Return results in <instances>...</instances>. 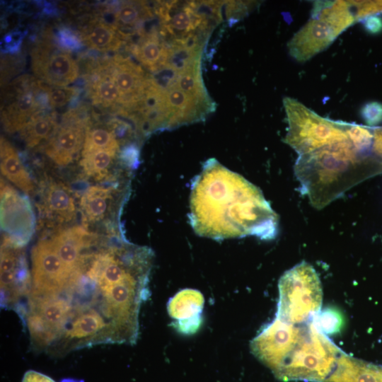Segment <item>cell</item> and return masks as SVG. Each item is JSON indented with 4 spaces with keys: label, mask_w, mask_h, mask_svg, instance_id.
Wrapping results in <instances>:
<instances>
[{
    "label": "cell",
    "mask_w": 382,
    "mask_h": 382,
    "mask_svg": "<svg viewBox=\"0 0 382 382\" xmlns=\"http://www.w3.org/2000/svg\"><path fill=\"white\" fill-rule=\"evenodd\" d=\"M189 219L198 236L215 240H270L279 221L258 187L215 158L207 160L192 181Z\"/></svg>",
    "instance_id": "obj_1"
},
{
    "label": "cell",
    "mask_w": 382,
    "mask_h": 382,
    "mask_svg": "<svg viewBox=\"0 0 382 382\" xmlns=\"http://www.w3.org/2000/svg\"><path fill=\"white\" fill-rule=\"evenodd\" d=\"M253 354L283 381L323 382L342 352L313 319L291 324L275 318L252 340Z\"/></svg>",
    "instance_id": "obj_2"
},
{
    "label": "cell",
    "mask_w": 382,
    "mask_h": 382,
    "mask_svg": "<svg viewBox=\"0 0 382 382\" xmlns=\"http://www.w3.org/2000/svg\"><path fill=\"white\" fill-rule=\"evenodd\" d=\"M363 156L349 138L299 156L295 174L316 208H323L359 181L357 167Z\"/></svg>",
    "instance_id": "obj_3"
},
{
    "label": "cell",
    "mask_w": 382,
    "mask_h": 382,
    "mask_svg": "<svg viewBox=\"0 0 382 382\" xmlns=\"http://www.w3.org/2000/svg\"><path fill=\"white\" fill-rule=\"evenodd\" d=\"M350 1L317 2L312 16L288 43L289 54L305 62L327 48L357 20Z\"/></svg>",
    "instance_id": "obj_4"
},
{
    "label": "cell",
    "mask_w": 382,
    "mask_h": 382,
    "mask_svg": "<svg viewBox=\"0 0 382 382\" xmlns=\"http://www.w3.org/2000/svg\"><path fill=\"white\" fill-rule=\"evenodd\" d=\"M277 318L291 324L312 320L321 311L322 287L315 269L302 261L281 277Z\"/></svg>",
    "instance_id": "obj_5"
},
{
    "label": "cell",
    "mask_w": 382,
    "mask_h": 382,
    "mask_svg": "<svg viewBox=\"0 0 382 382\" xmlns=\"http://www.w3.org/2000/svg\"><path fill=\"white\" fill-rule=\"evenodd\" d=\"M283 103L288 120L284 141L299 156L349 138L345 122L322 117L296 99L285 98Z\"/></svg>",
    "instance_id": "obj_6"
},
{
    "label": "cell",
    "mask_w": 382,
    "mask_h": 382,
    "mask_svg": "<svg viewBox=\"0 0 382 382\" xmlns=\"http://www.w3.org/2000/svg\"><path fill=\"white\" fill-rule=\"evenodd\" d=\"M44 83L29 76L16 79L9 86L1 105V122L8 132L21 131L30 120L42 111L47 102Z\"/></svg>",
    "instance_id": "obj_7"
},
{
    "label": "cell",
    "mask_w": 382,
    "mask_h": 382,
    "mask_svg": "<svg viewBox=\"0 0 382 382\" xmlns=\"http://www.w3.org/2000/svg\"><path fill=\"white\" fill-rule=\"evenodd\" d=\"M1 247L24 245L34 231V216L29 201L10 186H1Z\"/></svg>",
    "instance_id": "obj_8"
},
{
    "label": "cell",
    "mask_w": 382,
    "mask_h": 382,
    "mask_svg": "<svg viewBox=\"0 0 382 382\" xmlns=\"http://www.w3.org/2000/svg\"><path fill=\"white\" fill-rule=\"evenodd\" d=\"M31 67L41 82L65 87L79 76V66L70 52L50 42H41L31 52Z\"/></svg>",
    "instance_id": "obj_9"
},
{
    "label": "cell",
    "mask_w": 382,
    "mask_h": 382,
    "mask_svg": "<svg viewBox=\"0 0 382 382\" xmlns=\"http://www.w3.org/2000/svg\"><path fill=\"white\" fill-rule=\"evenodd\" d=\"M32 292L61 289L71 276L57 255L51 239L40 241L32 250Z\"/></svg>",
    "instance_id": "obj_10"
},
{
    "label": "cell",
    "mask_w": 382,
    "mask_h": 382,
    "mask_svg": "<svg viewBox=\"0 0 382 382\" xmlns=\"http://www.w3.org/2000/svg\"><path fill=\"white\" fill-rule=\"evenodd\" d=\"M85 124L74 110L67 112L62 125L57 127L46 143L45 151L48 157L59 166L70 163L83 146Z\"/></svg>",
    "instance_id": "obj_11"
},
{
    "label": "cell",
    "mask_w": 382,
    "mask_h": 382,
    "mask_svg": "<svg viewBox=\"0 0 382 382\" xmlns=\"http://www.w3.org/2000/svg\"><path fill=\"white\" fill-rule=\"evenodd\" d=\"M115 80L125 110H134L144 92L148 78L141 68L131 59L116 55L105 62Z\"/></svg>",
    "instance_id": "obj_12"
},
{
    "label": "cell",
    "mask_w": 382,
    "mask_h": 382,
    "mask_svg": "<svg viewBox=\"0 0 382 382\" xmlns=\"http://www.w3.org/2000/svg\"><path fill=\"white\" fill-rule=\"evenodd\" d=\"M88 233L80 226L61 231L50 239L59 258L72 274L83 262L81 252L88 246Z\"/></svg>",
    "instance_id": "obj_13"
},
{
    "label": "cell",
    "mask_w": 382,
    "mask_h": 382,
    "mask_svg": "<svg viewBox=\"0 0 382 382\" xmlns=\"http://www.w3.org/2000/svg\"><path fill=\"white\" fill-rule=\"evenodd\" d=\"M323 382H382V366L342 352L334 369Z\"/></svg>",
    "instance_id": "obj_14"
},
{
    "label": "cell",
    "mask_w": 382,
    "mask_h": 382,
    "mask_svg": "<svg viewBox=\"0 0 382 382\" xmlns=\"http://www.w3.org/2000/svg\"><path fill=\"white\" fill-rule=\"evenodd\" d=\"M41 208L47 216L61 222L71 221L76 214V208L70 190L62 183L50 182L42 195Z\"/></svg>",
    "instance_id": "obj_15"
},
{
    "label": "cell",
    "mask_w": 382,
    "mask_h": 382,
    "mask_svg": "<svg viewBox=\"0 0 382 382\" xmlns=\"http://www.w3.org/2000/svg\"><path fill=\"white\" fill-rule=\"evenodd\" d=\"M80 37L88 47L100 52L115 51L122 43V37L112 24L100 18H93L83 26Z\"/></svg>",
    "instance_id": "obj_16"
},
{
    "label": "cell",
    "mask_w": 382,
    "mask_h": 382,
    "mask_svg": "<svg viewBox=\"0 0 382 382\" xmlns=\"http://www.w3.org/2000/svg\"><path fill=\"white\" fill-rule=\"evenodd\" d=\"M1 172L8 180L27 194L33 190L31 178L14 147L4 137L0 142Z\"/></svg>",
    "instance_id": "obj_17"
},
{
    "label": "cell",
    "mask_w": 382,
    "mask_h": 382,
    "mask_svg": "<svg viewBox=\"0 0 382 382\" xmlns=\"http://www.w3.org/2000/svg\"><path fill=\"white\" fill-rule=\"evenodd\" d=\"M141 36L139 43L132 46L134 55L149 69L158 71L166 63L168 47L161 42L155 30L141 33Z\"/></svg>",
    "instance_id": "obj_18"
},
{
    "label": "cell",
    "mask_w": 382,
    "mask_h": 382,
    "mask_svg": "<svg viewBox=\"0 0 382 382\" xmlns=\"http://www.w3.org/2000/svg\"><path fill=\"white\" fill-rule=\"evenodd\" d=\"M93 76L89 89L93 103L103 107L120 105V91L105 63L96 69Z\"/></svg>",
    "instance_id": "obj_19"
},
{
    "label": "cell",
    "mask_w": 382,
    "mask_h": 382,
    "mask_svg": "<svg viewBox=\"0 0 382 382\" xmlns=\"http://www.w3.org/2000/svg\"><path fill=\"white\" fill-rule=\"evenodd\" d=\"M54 113L41 111L35 115L20 131V134L28 147H34L45 139L48 140L57 128Z\"/></svg>",
    "instance_id": "obj_20"
},
{
    "label": "cell",
    "mask_w": 382,
    "mask_h": 382,
    "mask_svg": "<svg viewBox=\"0 0 382 382\" xmlns=\"http://www.w3.org/2000/svg\"><path fill=\"white\" fill-rule=\"evenodd\" d=\"M110 192L108 189L91 186L83 192L80 207L84 219L95 222L103 218L108 207Z\"/></svg>",
    "instance_id": "obj_21"
},
{
    "label": "cell",
    "mask_w": 382,
    "mask_h": 382,
    "mask_svg": "<svg viewBox=\"0 0 382 382\" xmlns=\"http://www.w3.org/2000/svg\"><path fill=\"white\" fill-rule=\"evenodd\" d=\"M151 14L149 8L144 1H122L113 12L114 27L118 33L121 29L133 28Z\"/></svg>",
    "instance_id": "obj_22"
},
{
    "label": "cell",
    "mask_w": 382,
    "mask_h": 382,
    "mask_svg": "<svg viewBox=\"0 0 382 382\" xmlns=\"http://www.w3.org/2000/svg\"><path fill=\"white\" fill-rule=\"evenodd\" d=\"M102 150L117 152L119 144L115 134L103 128H86L81 154Z\"/></svg>",
    "instance_id": "obj_23"
},
{
    "label": "cell",
    "mask_w": 382,
    "mask_h": 382,
    "mask_svg": "<svg viewBox=\"0 0 382 382\" xmlns=\"http://www.w3.org/2000/svg\"><path fill=\"white\" fill-rule=\"evenodd\" d=\"M117 153L96 151L82 154L81 165L84 172L92 177L105 176Z\"/></svg>",
    "instance_id": "obj_24"
},
{
    "label": "cell",
    "mask_w": 382,
    "mask_h": 382,
    "mask_svg": "<svg viewBox=\"0 0 382 382\" xmlns=\"http://www.w3.org/2000/svg\"><path fill=\"white\" fill-rule=\"evenodd\" d=\"M313 320L324 334L338 332L344 323L342 316L334 308H325L320 311L314 317Z\"/></svg>",
    "instance_id": "obj_25"
},
{
    "label": "cell",
    "mask_w": 382,
    "mask_h": 382,
    "mask_svg": "<svg viewBox=\"0 0 382 382\" xmlns=\"http://www.w3.org/2000/svg\"><path fill=\"white\" fill-rule=\"evenodd\" d=\"M44 85L48 103L52 108H59L65 105L78 93V90L74 87H57L45 83Z\"/></svg>",
    "instance_id": "obj_26"
},
{
    "label": "cell",
    "mask_w": 382,
    "mask_h": 382,
    "mask_svg": "<svg viewBox=\"0 0 382 382\" xmlns=\"http://www.w3.org/2000/svg\"><path fill=\"white\" fill-rule=\"evenodd\" d=\"M364 120L371 126L382 122V103L373 101L364 105L361 110Z\"/></svg>",
    "instance_id": "obj_27"
},
{
    "label": "cell",
    "mask_w": 382,
    "mask_h": 382,
    "mask_svg": "<svg viewBox=\"0 0 382 382\" xmlns=\"http://www.w3.org/2000/svg\"><path fill=\"white\" fill-rule=\"evenodd\" d=\"M57 41L66 50L76 49L81 46L80 38L66 29L58 31Z\"/></svg>",
    "instance_id": "obj_28"
},
{
    "label": "cell",
    "mask_w": 382,
    "mask_h": 382,
    "mask_svg": "<svg viewBox=\"0 0 382 382\" xmlns=\"http://www.w3.org/2000/svg\"><path fill=\"white\" fill-rule=\"evenodd\" d=\"M363 23L370 33L376 34L382 31V19L378 16L371 15L364 18Z\"/></svg>",
    "instance_id": "obj_29"
},
{
    "label": "cell",
    "mask_w": 382,
    "mask_h": 382,
    "mask_svg": "<svg viewBox=\"0 0 382 382\" xmlns=\"http://www.w3.org/2000/svg\"><path fill=\"white\" fill-rule=\"evenodd\" d=\"M22 382H55L51 378L35 371H27Z\"/></svg>",
    "instance_id": "obj_30"
}]
</instances>
